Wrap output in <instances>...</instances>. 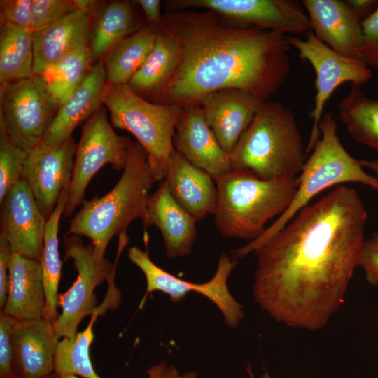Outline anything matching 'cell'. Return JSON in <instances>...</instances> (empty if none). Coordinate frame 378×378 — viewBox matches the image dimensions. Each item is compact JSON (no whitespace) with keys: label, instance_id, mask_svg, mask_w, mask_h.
Masks as SVG:
<instances>
[{"label":"cell","instance_id":"1","mask_svg":"<svg viewBox=\"0 0 378 378\" xmlns=\"http://www.w3.org/2000/svg\"><path fill=\"white\" fill-rule=\"evenodd\" d=\"M367 219L360 195L345 186L300 210L255 251L253 293L260 308L291 328H323L360 266Z\"/></svg>","mask_w":378,"mask_h":378},{"label":"cell","instance_id":"2","mask_svg":"<svg viewBox=\"0 0 378 378\" xmlns=\"http://www.w3.org/2000/svg\"><path fill=\"white\" fill-rule=\"evenodd\" d=\"M211 11L168 10L160 29L180 50V61L152 99L181 108L200 106L208 94L237 89L267 101L290 71L287 36L257 27H232Z\"/></svg>","mask_w":378,"mask_h":378},{"label":"cell","instance_id":"3","mask_svg":"<svg viewBox=\"0 0 378 378\" xmlns=\"http://www.w3.org/2000/svg\"><path fill=\"white\" fill-rule=\"evenodd\" d=\"M156 182L148 153L138 141H132L115 186L102 197L85 200L70 220L66 234L88 237L95 257L103 259L113 237L127 232L134 220H145L149 192Z\"/></svg>","mask_w":378,"mask_h":378},{"label":"cell","instance_id":"4","mask_svg":"<svg viewBox=\"0 0 378 378\" xmlns=\"http://www.w3.org/2000/svg\"><path fill=\"white\" fill-rule=\"evenodd\" d=\"M319 130L320 137L298 177V188L290 205L260 237L236 250V258H244L258 251L307 206L311 200L327 188L342 183H358L378 192V178L363 169L369 166L377 169L378 164L357 160L347 152L337 134V122L332 113L323 114Z\"/></svg>","mask_w":378,"mask_h":378},{"label":"cell","instance_id":"5","mask_svg":"<svg viewBox=\"0 0 378 378\" xmlns=\"http://www.w3.org/2000/svg\"><path fill=\"white\" fill-rule=\"evenodd\" d=\"M305 155L292 111L267 100L229 154L230 170L247 171L264 180L297 177Z\"/></svg>","mask_w":378,"mask_h":378},{"label":"cell","instance_id":"6","mask_svg":"<svg viewBox=\"0 0 378 378\" xmlns=\"http://www.w3.org/2000/svg\"><path fill=\"white\" fill-rule=\"evenodd\" d=\"M218 190L214 222L224 237L254 240L266 223L285 211L296 192L298 176L264 180L230 170L214 179Z\"/></svg>","mask_w":378,"mask_h":378},{"label":"cell","instance_id":"7","mask_svg":"<svg viewBox=\"0 0 378 378\" xmlns=\"http://www.w3.org/2000/svg\"><path fill=\"white\" fill-rule=\"evenodd\" d=\"M112 125L132 133L148 153L158 182L164 180L175 150L174 138L182 108L150 102L134 93L127 84L106 81L102 94Z\"/></svg>","mask_w":378,"mask_h":378},{"label":"cell","instance_id":"8","mask_svg":"<svg viewBox=\"0 0 378 378\" xmlns=\"http://www.w3.org/2000/svg\"><path fill=\"white\" fill-rule=\"evenodd\" d=\"M129 241L127 232L118 235V249L114 265L106 258L98 260L91 243L86 246L76 234H66L63 246L65 260L71 258L77 278L65 293L59 295L62 312L53 323L59 338H71L78 332L80 323L88 316L100 315L95 288L115 276L118 258Z\"/></svg>","mask_w":378,"mask_h":378},{"label":"cell","instance_id":"9","mask_svg":"<svg viewBox=\"0 0 378 378\" xmlns=\"http://www.w3.org/2000/svg\"><path fill=\"white\" fill-rule=\"evenodd\" d=\"M59 108L38 76L1 84L0 122L29 152L40 144Z\"/></svg>","mask_w":378,"mask_h":378},{"label":"cell","instance_id":"10","mask_svg":"<svg viewBox=\"0 0 378 378\" xmlns=\"http://www.w3.org/2000/svg\"><path fill=\"white\" fill-rule=\"evenodd\" d=\"M132 141L120 136L109 123L102 104L85 122L77 144L69 197L63 215L72 216L85 201V192L94 176L107 164L124 169Z\"/></svg>","mask_w":378,"mask_h":378},{"label":"cell","instance_id":"11","mask_svg":"<svg viewBox=\"0 0 378 378\" xmlns=\"http://www.w3.org/2000/svg\"><path fill=\"white\" fill-rule=\"evenodd\" d=\"M287 39L290 47L298 51L299 57L311 64L316 74V92L310 113L312 126L307 154L312 150L320 137L323 110L335 90L346 83L362 85L371 80L372 71L361 59L345 56L328 47L312 31L307 33L304 38L287 36Z\"/></svg>","mask_w":378,"mask_h":378},{"label":"cell","instance_id":"12","mask_svg":"<svg viewBox=\"0 0 378 378\" xmlns=\"http://www.w3.org/2000/svg\"><path fill=\"white\" fill-rule=\"evenodd\" d=\"M164 4L168 10L203 9L232 22L286 36L312 31L302 2L295 0H169Z\"/></svg>","mask_w":378,"mask_h":378},{"label":"cell","instance_id":"13","mask_svg":"<svg viewBox=\"0 0 378 378\" xmlns=\"http://www.w3.org/2000/svg\"><path fill=\"white\" fill-rule=\"evenodd\" d=\"M127 258L144 273L146 281V291L139 307L144 305L147 295L153 291L167 294L173 302H178L190 292L202 295L211 300L221 312L225 323L231 328H236L243 318L242 306L230 294L227 279L235 268L237 260L223 254L218 263L214 276L207 282L195 284L182 280L155 265L150 259L147 249L139 247L128 248Z\"/></svg>","mask_w":378,"mask_h":378},{"label":"cell","instance_id":"14","mask_svg":"<svg viewBox=\"0 0 378 378\" xmlns=\"http://www.w3.org/2000/svg\"><path fill=\"white\" fill-rule=\"evenodd\" d=\"M0 203V236L9 243L13 253L40 261L47 219L27 182L24 179L12 188Z\"/></svg>","mask_w":378,"mask_h":378},{"label":"cell","instance_id":"15","mask_svg":"<svg viewBox=\"0 0 378 378\" xmlns=\"http://www.w3.org/2000/svg\"><path fill=\"white\" fill-rule=\"evenodd\" d=\"M76 147L71 137L50 150H31L27 158L24 179L47 220L56 207L62 192L70 188Z\"/></svg>","mask_w":378,"mask_h":378},{"label":"cell","instance_id":"16","mask_svg":"<svg viewBox=\"0 0 378 378\" xmlns=\"http://www.w3.org/2000/svg\"><path fill=\"white\" fill-rule=\"evenodd\" d=\"M174 146L191 164L207 172L214 179L230 171L229 154L218 143L200 106L182 108Z\"/></svg>","mask_w":378,"mask_h":378},{"label":"cell","instance_id":"17","mask_svg":"<svg viewBox=\"0 0 378 378\" xmlns=\"http://www.w3.org/2000/svg\"><path fill=\"white\" fill-rule=\"evenodd\" d=\"M59 339L53 323L43 317L17 321L12 334L16 378H42L55 372Z\"/></svg>","mask_w":378,"mask_h":378},{"label":"cell","instance_id":"18","mask_svg":"<svg viewBox=\"0 0 378 378\" xmlns=\"http://www.w3.org/2000/svg\"><path fill=\"white\" fill-rule=\"evenodd\" d=\"M265 100L237 89L206 95L200 106L222 148L230 154Z\"/></svg>","mask_w":378,"mask_h":378},{"label":"cell","instance_id":"19","mask_svg":"<svg viewBox=\"0 0 378 378\" xmlns=\"http://www.w3.org/2000/svg\"><path fill=\"white\" fill-rule=\"evenodd\" d=\"M312 31L323 43L345 56L360 58L361 21L346 1L302 0Z\"/></svg>","mask_w":378,"mask_h":378},{"label":"cell","instance_id":"20","mask_svg":"<svg viewBox=\"0 0 378 378\" xmlns=\"http://www.w3.org/2000/svg\"><path fill=\"white\" fill-rule=\"evenodd\" d=\"M106 83L105 66L101 59L93 64L78 90L59 107L41 142L32 150H48L70 139L76 127L87 121L103 104Z\"/></svg>","mask_w":378,"mask_h":378},{"label":"cell","instance_id":"21","mask_svg":"<svg viewBox=\"0 0 378 378\" xmlns=\"http://www.w3.org/2000/svg\"><path fill=\"white\" fill-rule=\"evenodd\" d=\"M197 220L172 196L165 180L160 182L147 202L142 222L146 229L155 226L160 232L169 259L188 255L197 237Z\"/></svg>","mask_w":378,"mask_h":378},{"label":"cell","instance_id":"22","mask_svg":"<svg viewBox=\"0 0 378 378\" xmlns=\"http://www.w3.org/2000/svg\"><path fill=\"white\" fill-rule=\"evenodd\" d=\"M92 22V16L76 10L34 31V74L40 75L48 66L67 55L89 47Z\"/></svg>","mask_w":378,"mask_h":378},{"label":"cell","instance_id":"23","mask_svg":"<svg viewBox=\"0 0 378 378\" xmlns=\"http://www.w3.org/2000/svg\"><path fill=\"white\" fill-rule=\"evenodd\" d=\"M164 180L174 199L197 221L214 214L218 197L214 179L176 150Z\"/></svg>","mask_w":378,"mask_h":378},{"label":"cell","instance_id":"24","mask_svg":"<svg viewBox=\"0 0 378 378\" xmlns=\"http://www.w3.org/2000/svg\"><path fill=\"white\" fill-rule=\"evenodd\" d=\"M46 306L40 261L13 253L6 300L1 310L16 321L43 317Z\"/></svg>","mask_w":378,"mask_h":378},{"label":"cell","instance_id":"25","mask_svg":"<svg viewBox=\"0 0 378 378\" xmlns=\"http://www.w3.org/2000/svg\"><path fill=\"white\" fill-rule=\"evenodd\" d=\"M92 19L89 48L93 60L97 62L142 27L136 19L132 4L128 1L100 4Z\"/></svg>","mask_w":378,"mask_h":378},{"label":"cell","instance_id":"26","mask_svg":"<svg viewBox=\"0 0 378 378\" xmlns=\"http://www.w3.org/2000/svg\"><path fill=\"white\" fill-rule=\"evenodd\" d=\"M179 61L180 50L177 42L159 28L151 52L127 85L134 93L151 101L169 82Z\"/></svg>","mask_w":378,"mask_h":378},{"label":"cell","instance_id":"27","mask_svg":"<svg viewBox=\"0 0 378 378\" xmlns=\"http://www.w3.org/2000/svg\"><path fill=\"white\" fill-rule=\"evenodd\" d=\"M159 29L144 24L118 43L105 57L106 81L127 84L151 52Z\"/></svg>","mask_w":378,"mask_h":378},{"label":"cell","instance_id":"28","mask_svg":"<svg viewBox=\"0 0 378 378\" xmlns=\"http://www.w3.org/2000/svg\"><path fill=\"white\" fill-rule=\"evenodd\" d=\"M360 86L351 84L337 104L339 116L353 139L378 152V100L367 97Z\"/></svg>","mask_w":378,"mask_h":378},{"label":"cell","instance_id":"29","mask_svg":"<svg viewBox=\"0 0 378 378\" xmlns=\"http://www.w3.org/2000/svg\"><path fill=\"white\" fill-rule=\"evenodd\" d=\"M97 316H92L88 326L82 332L59 342L55 358V372L57 375L102 378L96 373L90 357V347L94 340L93 326ZM167 367L165 362L151 367L146 371L147 378H160Z\"/></svg>","mask_w":378,"mask_h":378},{"label":"cell","instance_id":"30","mask_svg":"<svg viewBox=\"0 0 378 378\" xmlns=\"http://www.w3.org/2000/svg\"><path fill=\"white\" fill-rule=\"evenodd\" d=\"M33 31L12 24L1 23L0 83L34 75Z\"/></svg>","mask_w":378,"mask_h":378},{"label":"cell","instance_id":"31","mask_svg":"<svg viewBox=\"0 0 378 378\" xmlns=\"http://www.w3.org/2000/svg\"><path fill=\"white\" fill-rule=\"evenodd\" d=\"M69 193V188L65 189L62 192L56 207L47 220L43 251L40 260L46 298L43 318L52 323L58 317L57 311L59 296L58 287L62 274L58 232L59 221L67 203Z\"/></svg>","mask_w":378,"mask_h":378},{"label":"cell","instance_id":"32","mask_svg":"<svg viewBox=\"0 0 378 378\" xmlns=\"http://www.w3.org/2000/svg\"><path fill=\"white\" fill-rule=\"evenodd\" d=\"M89 47L78 49L50 65L38 76L59 107L84 81L93 65Z\"/></svg>","mask_w":378,"mask_h":378},{"label":"cell","instance_id":"33","mask_svg":"<svg viewBox=\"0 0 378 378\" xmlns=\"http://www.w3.org/2000/svg\"><path fill=\"white\" fill-rule=\"evenodd\" d=\"M29 153L8 136L0 122V202L12 188L24 180Z\"/></svg>","mask_w":378,"mask_h":378},{"label":"cell","instance_id":"34","mask_svg":"<svg viewBox=\"0 0 378 378\" xmlns=\"http://www.w3.org/2000/svg\"><path fill=\"white\" fill-rule=\"evenodd\" d=\"M31 31L46 27L76 10L74 0H32Z\"/></svg>","mask_w":378,"mask_h":378},{"label":"cell","instance_id":"35","mask_svg":"<svg viewBox=\"0 0 378 378\" xmlns=\"http://www.w3.org/2000/svg\"><path fill=\"white\" fill-rule=\"evenodd\" d=\"M362 43L360 58L370 69L378 70V8L361 22Z\"/></svg>","mask_w":378,"mask_h":378},{"label":"cell","instance_id":"36","mask_svg":"<svg viewBox=\"0 0 378 378\" xmlns=\"http://www.w3.org/2000/svg\"><path fill=\"white\" fill-rule=\"evenodd\" d=\"M17 321L2 311L0 313V377L16 378L13 370L12 334Z\"/></svg>","mask_w":378,"mask_h":378},{"label":"cell","instance_id":"37","mask_svg":"<svg viewBox=\"0 0 378 378\" xmlns=\"http://www.w3.org/2000/svg\"><path fill=\"white\" fill-rule=\"evenodd\" d=\"M32 0H1V23L31 30Z\"/></svg>","mask_w":378,"mask_h":378},{"label":"cell","instance_id":"38","mask_svg":"<svg viewBox=\"0 0 378 378\" xmlns=\"http://www.w3.org/2000/svg\"><path fill=\"white\" fill-rule=\"evenodd\" d=\"M360 267L364 271L367 281L372 286H378V230L365 239Z\"/></svg>","mask_w":378,"mask_h":378},{"label":"cell","instance_id":"39","mask_svg":"<svg viewBox=\"0 0 378 378\" xmlns=\"http://www.w3.org/2000/svg\"><path fill=\"white\" fill-rule=\"evenodd\" d=\"M13 251L7 240L0 236V307L4 308L8 293L9 267Z\"/></svg>","mask_w":378,"mask_h":378},{"label":"cell","instance_id":"40","mask_svg":"<svg viewBox=\"0 0 378 378\" xmlns=\"http://www.w3.org/2000/svg\"><path fill=\"white\" fill-rule=\"evenodd\" d=\"M138 4L146 15L148 24L159 29L162 15L161 14L160 0H137Z\"/></svg>","mask_w":378,"mask_h":378},{"label":"cell","instance_id":"41","mask_svg":"<svg viewBox=\"0 0 378 378\" xmlns=\"http://www.w3.org/2000/svg\"><path fill=\"white\" fill-rule=\"evenodd\" d=\"M346 2L361 22L378 8V0H346Z\"/></svg>","mask_w":378,"mask_h":378},{"label":"cell","instance_id":"42","mask_svg":"<svg viewBox=\"0 0 378 378\" xmlns=\"http://www.w3.org/2000/svg\"><path fill=\"white\" fill-rule=\"evenodd\" d=\"M74 2L77 10L92 17L100 4L99 1L94 0H74Z\"/></svg>","mask_w":378,"mask_h":378},{"label":"cell","instance_id":"43","mask_svg":"<svg viewBox=\"0 0 378 378\" xmlns=\"http://www.w3.org/2000/svg\"><path fill=\"white\" fill-rule=\"evenodd\" d=\"M160 378H197L195 372L190 371L181 374L178 370L174 366L167 367Z\"/></svg>","mask_w":378,"mask_h":378},{"label":"cell","instance_id":"44","mask_svg":"<svg viewBox=\"0 0 378 378\" xmlns=\"http://www.w3.org/2000/svg\"><path fill=\"white\" fill-rule=\"evenodd\" d=\"M57 378H80L78 376L66 374V375H57Z\"/></svg>","mask_w":378,"mask_h":378},{"label":"cell","instance_id":"45","mask_svg":"<svg viewBox=\"0 0 378 378\" xmlns=\"http://www.w3.org/2000/svg\"><path fill=\"white\" fill-rule=\"evenodd\" d=\"M42 378H57V374L55 372H53Z\"/></svg>","mask_w":378,"mask_h":378},{"label":"cell","instance_id":"46","mask_svg":"<svg viewBox=\"0 0 378 378\" xmlns=\"http://www.w3.org/2000/svg\"><path fill=\"white\" fill-rule=\"evenodd\" d=\"M261 378H271L267 372H265Z\"/></svg>","mask_w":378,"mask_h":378}]
</instances>
